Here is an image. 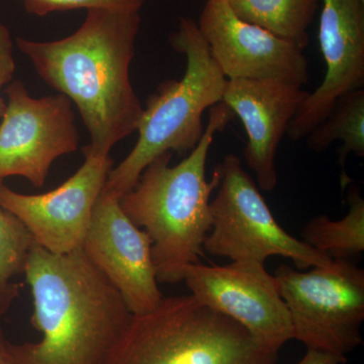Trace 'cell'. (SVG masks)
I'll return each mask as SVG.
<instances>
[{
	"mask_svg": "<svg viewBox=\"0 0 364 364\" xmlns=\"http://www.w3.org/2000/svg\"><path fill=\"white\" fill-rule=\"evenodd\" d=\"M140 23V13L91 9L80 28L63 39H16L38 75L77 107L90 152L109 154L138 129L143 107L130 66Z\"/></svg>",
	"mask_w": 364,
	"mask_h": 364,
	"instance_id": "6da1fadb",
	"label": "cell"
},
{
	"mask_svg": "<svg viewBox=\"0 0 364 364\" xmlns=\"http://www.w3.org/2000/svg\"><path fill=\"white\" fill-rule=\"evenodd\" d=\"M23 274L42 339L9 344L11 363H107L133 314L81 248L55 254L33 242Z\"/></svg>",
	"mask_w": 364,
	"mask_h": 364,
	"instance_id": "7a4b0ae2",
	"label": "cell"
},
{
	"mask_svg": "<svg viewBox=\"0 0 364 364\" xmlns=\"http://www.w3.org/2000/svg\"><path fill=\"white\" fill-rule=\"evenodd\" d=\"M234 112L224 102L210 107L208 121L195 149L176 166L165 152L144 169L133 189L119 198L124 214L152 240V258L159 284L183 282L189 265L200 262L212 230L210 196L221 171L205 176L208 152L217 133L226 129Z\"/></svg>",
	"mask_w": 364,
	"mask_h": 364,
	"instance_id": "3957f363",
	"label": "cell"
},
{
	"mask_svg": "<svg viewBox=\"0 0 364 364\" xmlns=\"http://www.w3.org/2000/svg\"><path fill=\"white\" fill-rule=\"evenodd\" d=\"M169 43L186 56V72L181 79L160 83L143 107L135 147L112 169L105 186V191L119 198L133 189L144 169L159 155H186L195 149L205 132L203 112L221 102L224 95L228 79L195 20L181 18Z\"/></svg>",
	"mask_w": 364,
	"mask_h": 364,
	"instance_id": "277c9868",
	"label": "cell"
},
{
	"mask_svg": "<svg viewBox=\"0 0 364 364\" xmlns=\"http://www.w3.org/2000/svg\"><path fill=\"white\" fill-rule=\"evenodd\" d=\"M277 354L188 294L133 315L105 364H277Z\"/></svg>",
	"mask_w": 364,
	"mask_h": 364,
	"instance_id": "5b68a950",
	"label": "cell"
},
{
	"mask_svg": "<svg viewBox=\"0 0 364 364\" xmlns=\"http://www.w3.org/2000/svg\"><path fill=\"white\" fill-rule=\"evenodd\" d=\"M274 277L291 315L294 339L340 356L363 343L364 270L353 261L333 260L308 272L282 264Z\"/></svg>",
	"mask_w": 364,
	"mask_h": 364,
	"instance_id": "8992f818",
	"label": "cell"
},
{
	"mask_svg": "<svg viewBox=\"0 0 364 364\" xmlns=\"http://www.w3.org/2000/svg\"><path fill=\"white\" fill-rule=\"evenodd\" d=\"M218 166L221 181L210 202L212 230L203 250L232 261L260 263L282 256L299 269L331 264L332 259L282 229L238 156L228 154Z\"/></svg>",
	"mask_w": 364,
	"mask_h": 364,
	"instance_id": "52a82bcc",
	"label": "cell"
},
{
	"mask_svg": "<svg viewBox=\"0 0 364 364\" xmlns=\"http://www.w3.org/2000/svg\"><path fill=\"white\" fill-rule=\"evenodd\" d=\"M6 95L0 121V179L21 176L42 188L53 163L78 149L71 100L61 93L31 97L21 80L7 85Z\"/></svg>",
	"mask_w": 364,
	"mask_h": 364,
	"instance_id": "ba28073f",
	"label": "cell"
},
{
	"mask_svg": "<svg viewBox=\"0 0 364 364\" xmlns=\"http://www.w3.org/2000/svg\"><path fill=\"white\" fill-rule=\"evenodd\" d=\"M183 282L198 301L238 323L270 350L279 352L294 339L289 309L264 263L233 261L210 267L198 262L186 268Z\"/></svg>",
	"mask_w": 364,
	"mask_h": 364,
	"instance_id": "9c48e42d",
	"label": "cell"
},
{
	"mask_svg": "<svg viewBox=\"0 0 364 364\" xmlns=\"http://www.w3.org/2000/svg\"><path fill=\"white\" fill-rule=\"evenodd\" d=\"M85 163L58 188L23 195L0 182V205L16 215L36 244L55 254L81 248L98 196L114 168L109 154L82 149Z\"/></svg>",
	"mask_w": 364,
	"mask_h": 364,
	"instance_id": "30bf717a",
	"label": "cell"
},
{
	"mask_svg": "<svg viewBox=\"0 0 364 364\" xmlns=\"http://www.w3.org/2000/svg\"><path fill=\"white\" fill-rule=\"evenodd\" d=\"M81 250L133 315L151 312L161 303L152 240L124 214L117 196L105 191L98 196Z\"/></svg>",
	"mask_w": 364,
	"mask_h": 364,
	"instance_id": "8fae6325",
	"label": "cell"
},
{
	"mask_svg": "<svg viewBox=\"0 0 364 364\" xmlns=\"http://www.w3.org/2000/svg\"><path fill=\"white\" fill-rule=\"evenodd\" d=\"M198 26L228 80H277L299 86L309 82L303 50L241 20L227 0H207Z\"/></svg>",
	"mask_w": 364,
	"mask_h": 364,
	"instance_id": "7c38bea8",
	"label": "cell"
},
{
	"mask_svg": "<svg viewBox=\"0 0 364 364\" xmlns=\"http://www.w3.org/2000/svg\"><path fill=\"white\" fill-rule=\"evenodd\" d=\"M322 2L318 43L326 73L322 83L304 100L291 119L287 135L305 139L331 112L340 97L364 88L363 0Z\"/></svg>",
	"mask_w": 364,
	"mask_h": 364,
	"instance_id": "4fadbf2b",
	"label": "cell"
},
{
	"mask_svg": "<svg viewBox=\"0 0 364 364\" xmlns=\"http://www.w3.org/2000/svg\"><path fill=\"white\" fill-rule=\"evenodd\" d=\"M308 91L303 86L277 80H228L222 102L238 117L247 134L244 158L259 188L277 186L275 156Z\"/></svg>",
	"mask_w": 364,
	"mask_h": 364,
	"instance_id": "5bb4252c",
	"label": "cell"
},
{
	"mask_svg": "<svg viewBox=\"0 0 364 364\" xmlns=\"http://www.w3.org/2000/svg\"><path fill=\"white\" fill-rule=\"evenodd\" d=\"M309 149L325 152L339 141V164L343 169L342 184L349 181L345 164L350 155L364 157V88L343 95L335 102L331 112L305 138Z\"/></svg>",
	"mask_w": 364,
	"mask_h": 364,
	"instance_id": "9a60e30c",
	"label": "cell"
},
{
	"mask_svg": "<svg viewBox=\"0 0 364 364\" xmlns=\"http://www.w3.org/2000/svg\"><path fill=\"white\" fill-rule=\"evenodd\" d=\"M241 20L264 28L303 50L320 0H227Z\"/></svg>",
	"mask_w": 364,
	"mask_h": 364,
	"instance_id": "2e32d148",
	"label": "cell"
},
{
	"mask_svg": "<svg viewBox=\"0 0 364 364\" xmlns=\"http://www.w3.org/2000/svg\"><path fill=\"white\" fill-rule=\"evenodd\" d=\"M349 210L338 221L325 215L306 223L303 242L332 260H353L364 252V200L356 188L347 196Z\"/></svg>",
	"mask_w": 364,
	"mask_h": 364,
	"instance_id": "e0dca14e",
	"label": "cell"
},
{
	"mask_svg": "<svg viewBox=\"0 0 364 364\" xmlns=\"http://www.w3.org/2000/svg\"><path fill=\"white\" fill-rule=\"evenodd\" d=\"M33 244L25 225L0 205V317L20 296L21 286L14 279L25 272Z\"/></svg>",
	"mask_w": 364,
	"mask_h": 364,
	"instance_id": "ac0fdd59",
	"label": "cell"
},
{
	"mask_svg": "<svg viewBox=\"0 0 364 364\" xmlns=\"http://www.w3.org/2000/svg\"><path fill=\"white\" fill-rule=\"evenodd\" d=\"M26 13L45 16L55 11L109 9L140 13L144 0H23Z\"/></svg>",
	"mask_w": 364,
	"mask_h": 364,
	"instance_id": "d6986e66",
	"label": "cell"
},
{
	"mask_svg": "<svg viewBox=\"0 0 364 364\" xmlns=\"http://www.w3.org/2000/svg\"><path fill=\"white\" fill-rule=\"evenodd\" d=\"M16 62L14 43L9 28L0 21V121L6 109V102L1 95L2 88L13 81Z\"/></svg>",
	"mask_w": 364,
	"mask_h": 364,
	"instance_id": "ffe728a7",
	"label": "cell"
},
{
	"mask_svg": "<svg viewBox=\"0 0 364 364\" xmlns=\"http://www.w3.org/2000/svg\"><path fill=\"white\" fill-rule=\"evenodd\" d=\"M346 363V356L308 349L304 358L296 364H345Z\"/></svg>",
	"mask_w": 364,
	"mask_h": 364,
	"instance_id": "44dd1931",
	"label": "cell"
},
{
	"mask_svg": "<svg viewBox=\"0 0 364 364\" xmlns=\"http://www.w3.org/2000/svg\"><path fill=\"white\" fill-rule=\"evenodd\" d=\"M9 344L2 337L0 332V364H9L11 361L9 358Z\"/></svg>",
	"mask_w": 364,
	"mask_h": 364,
	"instance_id": "7402d4cb",
	"label": "cell"
},
{
	"mask_svg": "<svg viewBox=\"0 0 364 364\" xmlns=\"http://www.w3.org/2000/svg\"><path fill=\"white\" fill-rule=\"evenodd\" d=\"M9 364H13V363H11V361H9Z\"/></svg>",
	"mask_w": 364,
	"mask_h": 364,
	"instance_id": "603a6c76",
	"label": "cell"
},
{
	"mask_svg": "<svg viewBox=\"0 0 364 364\" xmlns=\"http://www.w3.org/2000/svg\"><path fill=\"white\" fill-rule=\"evenodd\" d=\"M363 1H364V0H363Z\"/></svg>",
	"mask_w": 364,
	"mask_h": 364,
	"instance_id": "cb8c5ba5",
	"label": "cell"
}]
</instances>
